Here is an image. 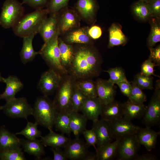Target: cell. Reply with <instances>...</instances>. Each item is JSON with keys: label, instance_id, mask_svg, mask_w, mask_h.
Returning <instances> with one entry per match:
<instances>
[{"label": "cell", "instance_id": "1", "mask_svg": "<svg viewBox=\"0 0 160 160\" xmlns=\"http://www.w3.org/2000/svg\"><path fill=\"white\" fill-rule=\"evenodd\" d=\"M74 48V55L69 68L74 80L91 79L98 76L102 71V59L92 44H80Z\"/></svg>", "mask_w": 160, "mask_h": 160}, {"label": "cell", "instance_id": "2", "mask_svg": "<svg viewBox=\"0 0 160 160\" xmlns=\"http://www.w3.org/2000/svg\"><path fill=\"white\" fill-rule=\"evenodd\" d=\"M49 14L48 9H42L23 15L12 27L14 34L21 38L38 33L43 21Z\"/></svg>", "mask_w": 160, "mask_h": 160}, {"label": "cell", "instance_id": "3", "mask_svg": "<svg viewBox=\"0 0 160 160\" xmlns=\"http://www.w3.org/2000/svg\"><path fill=\"white\" fill-rule=\"evenodd\" d=\"M33 113L36 122L48 129L52 130L55 120L58 113L52 101L48 96L43 95L36 99L33 107Z\"/></svg>", "mask_w": 160, "mask_h": 160}, {"label": "cell", "instance_id": "4", "mask_svg": "<svg viewBox=\"0 0 160 160\" xmlns=\"http://www.w3.org/2000/svg\"><path fill=\"white\" fill-rule=\"evenodd\" d=\"M60 32L57 27L56 32L49 40L44 42L39 51L40 55L50 67L61 74H66L68 71L62 66L60 61L58 44Z\"/></svg>", "mask_w": 160, "mask_h": 160}, {"label": "cell", "instance_id": "5", "mask_svg": "<svg viewBox=\"0 0 160 160\" xmlns=\"http://www.w3.org/2000/svg\"><path fill=\"white\" fill-rule=\"evenodd\" d=\"M75 81L71 76L63 78L53 101L58 113H69L71 111V99Z\"/></svg>", "mask_w": 160, "mask_h": 160}, {"label": "cell", "instance_id": "6", "mask_svg": "<svg viewBox=\"0 0 160 160\" xmlns=\"http://www.w3.org/2000/svg\"><path fill=\"white\" fill-rule=\"evenodd\" d=\"M24 8L17 0H6L2 7L0 25L5 29L12 27L23 16Z\"/></svg>", "mask_w": 160, "mask_h": 160}, {"label": "cell", "instance_id": "7", "mask_svg": "<svg viewBox=\"0 0 160 160\" xmlns=\"http://www.w3.org/2000/svg\"><path fill=\"white\" fill-rule=\"evenodd\" d=\"M2 110L9 117L13 119L23 118L27 120L32 115L33 107L25 97L16 98L6 102Z\"/></svg>", "mask_w": 160, "mask_h": 160}, {"label": "cell", "instance_id": "8", "mask_svg": "<svg viewBox=\"0 0 160 160\" xmlns=\"http://www.w3.org/2000/svg\"><path fill=\"white\" fill-rule=\"evenodd\" d=\"M158 80L154 92L147 106L142 122L146 127H151L159 123L160 119V83Z\"/></svg>", "mask_w": 160, "mask_h": 160}, {"label": "cell", "instance_id": "9", "mask_svg": "<svg viewBox=\"0 0 160 160\" xmlns=\"http://www.w3.org/2000/svg\"><path fill=\"white\" fill-rule=\"evenodd\" d=\"M140 145L136 134L122 138L119 143L116 157L119 160H133Z\"/></svg>", "mask_w": 160, "mask_h": 160}, {"label": "cell", "instance_id": "10", "mask_svg": "<svg viewBox=\"0 0 160 160\" xmlns=\"http://www.w3.org/2000/svg\"><path fill=\"white\" fill-rule=\"evenodd\" d=\"M62 79L61 74L50 68L41 75L37 88L44 95H52L58 88Z\"/></svg>", "mask_w": 160, "mask_h": 160}, {"label": "cell", "instance_id": "11", "mask_svg": "<svg viewBox=\"0 0 160 160\" xmlns=\"http://www.w3.org/2000/svg\"><path fill=\"white\" fill-rule=\"evenodd\" d=\"M61 10L58 16L57 27L60 34L79 27L80 17L76 10L69 9L67 7Z\"/></svg>", "mask_w": 160, "mask_h": 160}, {"label": "cell", "instance_id": "12", "mask_svg": "<svg viewBox=\"0 0 160 160\" xmlns=\"http://www.w3.org/2000/svg\"><path fill=\"white\" fill-rule=\"evenodd\" d=\"M110 122L112 135L114 140L136 134L140 128L131 121L123 117Z\"/></svg>", "mask_w": 160, "mask_h": 160}, {"label": "cell", "instance_id": "13", "mask_svg": "<svg viewBox=\"0 0 160 160\" xmlns=\"http://www.w3.org/2000/svg\"><path fill=\"white\" fill-rule=\"evenodd\" d=\"M75 7L80 17L88 24L95 23L99 8L97 0H78Z\"/></svg>", "mask_w": 160, "mask_h": 160}, {"label": "cell", "instance_id": "14", "mask_svg": "<svg viewBox=\"0 0 160 160\" xmlns=\"http://www.w3.org/2000/svg\"><path fill=\"white\" fill-rule=\"evenodd\" d=\"M88 147L86 143L82 140L75 138L71 140L64 148V151L68 159L84 160L90 152Z\"/></svg>", "mask_w": 160, "mask_h": 160}, {"label": "cell", "instance_id": "15", "mask_svg": "<svg viewBox=\"0 0 160 160\" xmlns=\"http://www.w3.org/2000/svg\"><path fill=\"white\" fill-rule=\"evenodd\" d=\"M97 138V147L105 145L112 142L110 122L103 119L93 122L92 128Z\"/></svg>", "mask_w": 160, "mask_h": 160}, {"label": "cell", "instance_id": "16", "mask_svg": "<svg viewBox=\"0 0 160 160\" xmlns=\"http://www.w3.org/2000/svg\"><path fill=\"white\" fill-rule=\"evenodd\" d=\"M97 97L103 105L115 100L116 91L114 84L108 80L98 79L95 81Z\"/></svg>", "mask_w": 160, "mask_h": 160}, {"label": "cell", "instance_id": "17", "mask_svg": "<svg viewBox=\"0 0 160 160\" xmlns=\"http://www.w3.org/2000/svg\"><path fill=\"white\" fill-rule=\"evenodd\" d=\"M159 135V132H156L148 127H140L136 134L139 143L144 146L148 151H151L155 147Z\"/></svg>", "mask_w": 160, "mask_h": 160}, {"label": "cell", "instance_id": "18", "mask_svg": "<svg viewBox=\"0 0 160 160\" xmlns=\"http://www.w3.org/2000/svg\"><path fill=\"white\" fill-rule=\"evenodd\" d=\"M103 105L97 97H87L80 110L87 119L95 121L98 119Z\"/></svg>", "mask_w": 160, "mask_h": 160}, {"label": "cell", "instance_id": "19", "mask_svg": "<svg viewBox=\"0 0 160 160\" xmlns=\"http://www.w3.org/2000/svg\"><path fill=\"white\" fill-rule=\"evenodd\" d=\"M58 12L50 14L45 18L39 29V33L44 42L50 39L57 29Z\"/></svg>", "mask_w": 160, "mask_h": 160}, {"label": "cell", "instance_id": "20", "mask_svg": "<svg viewBox=\"0 0 160 160\" xmlns=\"http://www.w3.org/2000/svg\"><path fill=\"white\" fill-rule=\"evenodd\" d=\"M4 79L6 87L4 92L0 95V100L7 102L16 97V94L23 88V84L15 76L10 75Z\"/></svg>", "mask_w": 160, "mask_h": 160}, {"label": "cell", "instance_id": "21", "mask_svg": "<svg viewBox=\"0 0 160 160\" xmlns=\"http://www.w3.org/2000/svg\"><path fill=\"white\" fill-rule=\"evenodd\" d=\"M88 30L87 27L73 29L67 33L64 41L69 44H92V39L88 34Z\"/></svg>", "mask_w": 160, "mask_h": 160}, {"label": "cell", "instance_id": "22", "mask_svg": "<svg viewBox=\"0 0 160 160\" xmlns=\"http://www.w3.org/2000/svg\"><path fill=\"white\" fill-rule=\"evenodd\" d=\"M20 139L9 131L4 125L0 128V152L21 147Z\"/></svg>", "mask_w": 160, "mask_h": 160}, {"label": "cell", "instance_id": "23", "mask_svg": "<svg viewBox=\"0 0 160 160\" xmlns=\"http://www.w3.org/2000/svg\"><path fill=\"white\" fill-rule=\"evenodd\" d=\"M122 104L123 115L124 118L131 121L141 119L144 116L146 108L144 103L137 104L128 100Z\"/></svg>", "mask_w": 160, "mask_h": 160}, {"label": "cell", "instance_id": "24", "mask_svg": "<svg viewBox=\"0 0 160 160\" xmlns=\"http://www.w3.org/2000/svg\"><path fill=\"white\" fill-rule=\"evenodd\" d=\"M100 115L102 119L110 122L123 117L122 103L114 100L103 105Z\"/></svg>", "mask_w": 160, "mask_h": 160}, {"label": "cell", "instance_id": "25", "mask_svg": "<svg viewBox=\"0 0 160 160\" xmlns=\"http://www.w3.org/2000/svg\"><path fill=\"white\" fill-rule=\"evenodd\" d=\"M109 42L108 48L115 46H124L128 42V39L123 32L121 25L118 23H113L109 29Z\"/></svg>", "mask_w": 160, "mask_h": 160}, {"label": "cell", "instance_id": "26", "mask_svg": "<svg viewBox=\"0 0 160 160\" xmlns=\"http://www.w3.org/2000/svg\"><path fill=\"white\" fill-rule=\"evenodd\" d=\"M71 130L76 138H79L83 131L86 129L87 119L79 112L71 111L69 113Z\"/></svg>", "mask_w": 160, "mask_h": 160}, {"label": "cell", "instance_id": "27", "mask_svg": "<svg viewBox=\"0 0 160 160\" xmlns=\"http://www.w3.org/2000/svg\"><path fill=\"white\" fill-rule=\"evenodd\" d=\"M71 139L70 138L52 130L45 136H41L40 140L44 146L56 148H64Z\"/></svg>", "mask_w": 160, "mask_h": 160}, {"label": "cell", "instance_id": "28", "mask_svg": "<svg viewBox=\"0 0 160 160\" xmlns=\"http://www.w3.org/2000/svg\"><path fill=\"white\" fill-rule=\"evenodd\" d=\"M20 140L21 146L24 152L34 156L37 159H40L42 156L45 155L44 145L40 140L37 139L31 140L23 138H20Z\"/></svg>", "mask_w": 160, "mask_h": 160}, {"label": "cell", "instance_id": "29", "mask_svg": "<svg viewBox=\"0 0 160 160\" xmlns=\"http://www.w3.org/2000/svg\"><path fill=\"white\" fill-rule=\"evenodd\" d=\"M36 35L33 34L22 38L23 46L20 56L23 64L32 61L36 56L39 54V51L36 52L34 50L33 46V41Z\"/></svg>", "mask_w": 160, "mask_h": 160}, {"label": "cell", "instance_id": "30", "mask_svg": "<svg viewBox=\"0 0 160 160\" xmlns=\"http://www.w3.org/2000/svg\"><path fill=\"white\" fill-rule=\"evenodd\" d=\"M58 44L61 64L67 71V69L70 66L73 58L74 47L72 45L66 43L61 38L59 37Z\"/></svg>", "mask_w": 160, "mask_h": 160}, {"label": "cell", "instance_id": "31", "mask_svg": "<svg viewBox=\"0 0 160 160\" xmlns=\"http://www.w3.org/2000/svg\"><path fill=\"white\" fill-rule=\"evenodd\" d=\"M120 139H116L113 142L97 147L96 148L97 160H110L116 157Z\"/></svg>", "mask_w": 160, "mask_h": 160}, {"label": "cell", "instance_id": "32", "mask_svg": "<svg viewBox=\"0 0 160 160\" xmlns=\"http://www.w3.org/2000/svg\"><path fill=\"white\" fill-rule=\"evenodd\" d=\"M131 12L134 18L141 22L148 21L151 17L146 3L140 0L134 2L131 6Z\"/></svg>", "mask_w": 160, "mask_h": 160}, {"label": "cell", "instance_id": "33", "mask_svg": "<svg viewBox=\"0 0 160 160\" xmlns=\"http://www.w3.org/2000/svg\"><path fill=\"white\" fill-rule=\"evenodd\" d=\"M148 21L151 30L147 39V45L149 49L153 47L160 41V19L151 17Z\"/></svg>", "mask_w": 160, "mask_h": 160}, {"label": "cell", "instance_id": "34", "mask_svg": "<svg viewBox=\"0 0 160 160\" xmlns=\"http://www.w3.org/2000/svg\"><path fill=\"white\" fill-rule=\"evenodd\" d=\"M74 85L87 97H97L95 82L91 79L75 80Z\"/></svg>", "mask_w": 160, "mask_h": 160}, {"label": "cell", "instance_id": "35", "mask_svg": "<svg viewBox=\"0 0 160 160\" xmlns=\"http://www.w3.org/2000/svg\"><path fill=\"white\" fill-rule=\"evenodd\" d=\"M69 113H57L54 125L57 131L67 134L71 133Z\"/></svg>", "mask_w": 160, "mask_h": 160}, {"label": "cell", "instance_id": "36", "mask_svg": "<svg viewBox=\"0 0 160 160\" xmlns=\"http://www.w3.org/2000/svg\"><path fill=\"white\" fill-rule=\"evenodd\" d=\"M38 124L36 122L28 121L27 125L21 131L16 132V135H21L29 140H34L41 136V132L38 129Z\"/></svg>", "mask_w": 160, "mask_h": 160}, {"label": "cell", "instance_id": "37", "mask_svg": "<svg viewBox=\"0 0 160 160\" xmlns=\"http://www.w3.org/2000/svg\"><path fill=\"white\" fill-rule=\"evenodd\" d=\"M87 97L74 85L71 99V111H80Z\"/></svg>", "mask_w": 160, "mask_h": 160}, {"label": "cell", "instance_id": "38", "mask_svg": "<svg viewBox=\"0 0 160 160\" xmlns=\"http://www.w3.org/2000/svg\"><path fill=\"white\" fill-rule=\"evenodd\" d=\"M21 147L0 152V160H26Z\"/></svg>", "mask_w": 160, "mask_h": 160}, {"label": "cell", "instance_id": "39", "mask_svg": "<svg viewBox=\"0 0 160 160\" xmlns=\"http://www.w3.org/2000/svg\"><path fill=\"white\" fill-rule=\"evenodd\" d=\"M132 90L128 100L130 101L137 104H143L146 100L145 94L133 81L130 82Z\"/></svg>", "mask_w": 160, "mask_h": 160}, {"label": "cell", "instance_id": "40", "mask_svg": "<svg viewBox=\"0 0 160 160\" xmlns=\"http://www.w3.org/2000/svg\"><path fill=\"white\" fill-rule=\"evenodd\" d=\"M105 71L109 75L108 80L114 84L127 80L124 70L120 67L110 68Z\"/></svg>", "mask_w": 160, "mask_h": 160}, {"label": "cell", "instance_id": "41", "mask_svg": "<svg viewBox=\"0 0 160 160\" xmlns=\"http://www.w3.org/2000/svg\"><path fill=\"white\" fill-rule=\"evenodd\" d=\"M153 78L151 76H148L140 74H137L132 81L142 89L152 90Z\"/></svg>", "mask_w": 160, "mask_h": 160}, {"label": "cell", "instance_id": "42", "mask_svg": "<svg viewBox=\"0 0 160 160\" xmlns=\"http://www.w3.org/2000/svg\"><path fill=\"white\" fill-rule=\"evenodd\" d=\"M69 0H49L47 6L49 14L57 13L67 7Z\"/></svg>", "mask_w": 160, "mask_h": 160}, {"label": "cell", "instance_id": "43", "mask_svg": "<svg viewBox=\"0 0 160 160\" xmlns=\"http://www.w3.org/2000/svg\"><path fill=\"white\" fill-rule=\"evenodd\" d=\"M156 66V65L148 58L142 63L140 73L148 76L152 75L156 76L154 73V68Z\"/></svg>", "mask_w": 160, "mask_h": 160}, {"label": "cell", "instance_id": "44", "mask_svg": "<svg viewBox=\"0 0 160 160\" xmlns=\"http://www.w3.org/2000/svg\"><path fill=\"white\" fill-rule=\"evenodd\" d=\"M151 17L160 19V0H148L146 2Z\"/></svg>", "mask_w": 160, "mask_h": 160}, {"label": "cell", "instance_id": "45", "mask_svg": "<svg viewBox=\"0 0 160 160\" xmlns=\"http://www.w3.org/2000/svg\"><path fill=\"white\" fill-rule=\"evenodd\" d=\"M82 134L86 140V143L87 146L95 147L97 143V138L94 129L92 128L89 130L86 129Z\"/></svg>", "mask_w": 160, "mask_h": 160}, {"label": "cell", "instance_id": "46", "mask_svg": "<svg viewBox=\"0 0 160 160\" xmlns=\"http://www.w3.org/2000/svg\"><path fill=\"white\" fill-rule=\"evenodd\" d=\"M49 0H23V3L37 9H43L47 7Z\"/></svg>", "mask_w": 160, "mask_h": 160}, {"label": "cell", "instance_id": "47", "mask_svg": "<svg viewBox=\"0 0 160 160\" xmlns=\"http://www.w3.org/2000/svg\"><path fill=\"white\" fill-rule=\"evenodd\" d=\"M150 53L148 58L157 66L160 65V45L149 49Z\"/></svg>", "mask_w": 160, "mask_h": 160}, {"label": "cell", "instance_id": "48", "mask_svg": "<svg viewBox=\"0 0 160 160\" xmlns=\"http://www.w3.org/2000/svg\"><path fill=\"white\" fill-rule=\"evenodd\" d=\"M116 84L118 86L122 93L128 98L132 90L130 82L127 80L119 82Z\"/></svg>", "mask_w": 160, "mask_h": 160}, {"label": "cell", "instance_id": "49", "mask_svg": "<svg viewBox=\"0 0 160 160\" xmlns=\"http://www.w3.org/2000/svg\"><path fill=\"white\" fill-rule=\"evenodd\" d=\"M53 153V160H67L68 158L64 151L61 148H51Z\"/></svg>", "mask_w": 160, "mask_h": 160}, {"label": "cell", "instance_id": "50", "mask_svg": "<svg viewBox=\"0 0 160 160\" xmlns=\"http://www.w3.org/2000/svg\"><path fill=\"white\" fill-rule=\"evenodd\" d=\"M88 34L92 39H97L100 37L102 34V30L101 28L97 25H93L89 28Z\"/></svg>", "mask_w": 160, "mask_h": 160}, {"label": "cell", "instance_id": "51", "mask_svg": "<svg viewBox=\"0 0 160 160\" xmlns=\"http://www.w3.org/2000/svg\"><path fill=\"white\" fill-rule=\"evenodd\" d=\"M158 158L155 155L151 153H147L139 155L138 154L133 160H157Z\"/></svg>", "mask_w": 160, "mask_h": 160}, {"label": "cell", "instance_id": "52", "mask_svg": "<svg viewBox=\"0 0 160 160\" xmlns=\"http://www.w3.org/2000/svg\"><path fill=\"white\" fill-rule=\"evenodd\" d=\"M84 160H97L96 153L90 152L85 157Z\"/></svg>", "mask_w": 160, "mask_h": 160}, {"label": "cell", "instance_id": "53", "mask_svg": "<svg viewBox=\"0 0 160 160\" xmlns=\"http://www.w3.org/2000/svg\"><path fill=\"white\" fill-rule=\"evenodd\" d=\"M4 78H3L1 76V74L0 73V82H4Z\"/></svg>", "mask_w": 160, "mask_h": 160}, {"label": "cell", "instance_id": "54", "mask_svg": "<svg viewBox=\"0 0 160 160\" xmlns=\"http://www.w3.org/2000/svg\"><path fill=\"white\" fill-rule=\"evenodd\" d=\"M140 0L143 1L145 2H146L148 0Z\"/></svg>", "mask_w": 160, "mask_h": 160}, {"label": "cell", "instance_id": "55", "mask_svg": "<svg viewBox=\"0 0 160 160\" xmlns=\"http://www.w3.org/2000/svg\"><path fill=\"white\" fill-rule=\"evenodd\" d=\"M3 106L0 105V111L2 110Z\"/></svg>", "mask_w": 160, "mask_h": 160}]
</instances>
